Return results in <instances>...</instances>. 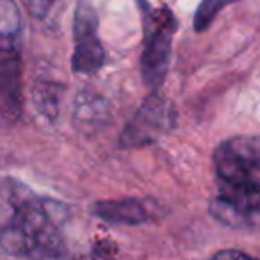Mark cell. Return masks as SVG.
Instances as JSON below:
<instances>
[{
  "instance_id": "30bf717a",
  "label": "cell",
  "mask_w": 260,
  "mask_h": 260,
  "mask_svg": "<svg viewBox=\"0 0 260 260\" xmlns=\"http://www.w3.org/2000/svg\"><path fill=\"white\" fill-rule=\"evenodd\" d=\"M105 104L100 96L93 93H82L77 98V119L84 121H93V119H102L105 114Z\"/></svg>"
},
{
  "instance_id": "9c48e42d",
  "label": "cell",
  "mask_w": 260,
  "mask_h": 260,
  "mask_svg": "<svg viewBox=\"0 0 260 260\" xmlns=\"http://www.w3.org/2000/svg\"><path fill=\"white\" fill-rule=\"evenodd\" d=\"M34 105L43 118L54 121L59 114V102H61V86L50 80H41L34 86Z\"/></svg>"
},
{
  "instance_id": "8fae6325",
  "label": "cell",
  "mask_w": 260,
  "mask_h": 260,
  "mask_svg": "<svg viewBox=\"0 0 260 260\" xmlns=\"http://www.w3.org/2000/svg\"><path fill=\"white\" fill-rule=\"evenodd\" d=\"M232 2H235V0H203L194 15V29L198 32L207 30L210 23L214 22V18L217 16V13L223 8H226L228 4H232Z\"/></svg>"
},
{
  "instance_id": "3957f363",
  "label": "cell",
  "mask_w": 260,
  "mask_h": 260,
  "mask_svg": "<svg viewBox=\"0 0 260 260\" xmlns=\"http://www.w3.org/2000/svg\"><path fill=\"white\" fill-rule=\"evenodd\" d=\"M143 15L145 43L141 55L143 84L157 91L166 80L171 59V41L177 29V20L170 9H152L145 0H138Z\"/></svg>"
},
{
  "instance_id": "7c38bea8",
  "label": "cell",
  "mask_w": 260,
  "mask_h": 260,
  "mask_svg": "<svg viewBox=\"0 0 260 260\" xmlns=\"http://www.w3.org/2000/svg\"><path fill=\"white\" fill-rule=\"evenodd\" d=\"M27 9L32 16L36 18H43V16L48 15L50 8L55 4V0H27Z\"/></svg>"
},
{
  "instance_id": "4fadbf2b",
  "label": "cell",
  "mask_w": 260,
  "mask_h": 260,
  "mask_svg": "<svg viewBox=\"0 0 260 260\" xmlns=\"http://www.w3.org/2000/svg\"><path fill=\"white\" fill-rule=\"evenodd\" d=\"M210 260H255L249 255L237 249H223V251H217L216 255L210 256Z\"/></svg>"
},
{
  "instance_id": "5b68a950",
  "label": "cell",
  "mask_w": 260,
  "mask_h": 260,
  "mask_svg": "<svg viewBox=\"0 0 260 260\" xmlns=\"http://www.w3.org/2000/svg\"><path fill=\"white\" fill-rule=\"evenodd\" d=\"M177 126V109L168 98L153 93L143 102L121 132L123 148L152 145Z\"/></svg>"
},
{
  "instance_id": "6da1fadb",
  "label": "cell",
  "mask_w": 260,
  "mask_h": 260,
  "mask_svg": "<svg viewBox=\"0 0 260 260\" xmlns=\"http://www.w3.org/2000/svg\"><path fill=\"white\" fill-rule=\"evenodd\" d=\"M66 207L29 189H0V248L11 255L57 258L64 251Z\"/></svg>"
},
{
  "instance_id": "ba28073f",
  "label": "cell",
  "mask_w": 260,
  "mask_h": 260,
  "mask_svg": "<svg viewBox=\"0 0 260 260\" xmlns=\"http://www.w3.org/2000/svg\"><path fill=\"white\" fill-rule=\"evenodd\" d=\"M94 216L116 224H143L148 221V210L138 200H107L93 207Z\"/></svg>"
},
{
  "instance_id": "52a82bcc",
  "label": "cell",
  "mask_w": 260,
  "mask_h": 260,
  "mask_svg": "<svg viewBox=\"0 0 260 260\" xmlns=\"http://www.w3.org/2000/svg\"><path fill=\"white\" fill-rule=\"evenodd\" d=\"M210 214L232 228H255L260 214V189L219 187L210 202Z\"/></svg>"
},
{
  "instance_id": "7a4b0ae2",
  "label": "cell",
  "mask_w": 260,
  "mask_h": 260,
  "mask_svg": "<svg viewBox=\"0 0 260 260\" xmlns=\"http://www.w3.org/2000/svg\"><path fill=\"white\" fill-rule=\"evenodd\" d=\"M22 18L15 0H0V116L16 121L22 114Z\"/></svg>"
},
{
  "instance_id": "277c9868",
  "label": "cell",
  "mask_w": 260,
  "mask_h": 260,
  "mask_svg": "<svg viewBox=\"0 0 260 260\" xmlns=\"http://www.w3.org/2000/svg\"><path fill=\"white\" fill-rule=\"evenodd\" d=\"M214 166L223 187L260 189V143L255 136L223 141L214 152Z\"/></svg>"
},
{
  "instance_id": "8992f818",
  "label": "cell",
  "mask_w": 260,
  "mask_h": 260,
  "mask_svg": "<svg viewBox=\"0 0 260 260\" xmlns=\"http://www.w3.org/2000/svg\"><path fill=\"white\" fill-rule=\"evenodd\" d=\"M73 57L72 68L77 73L93 75L104 66L105 50L98 38V16L89 0H80L73 15Z\"/></svg>"
}]
</instances>
